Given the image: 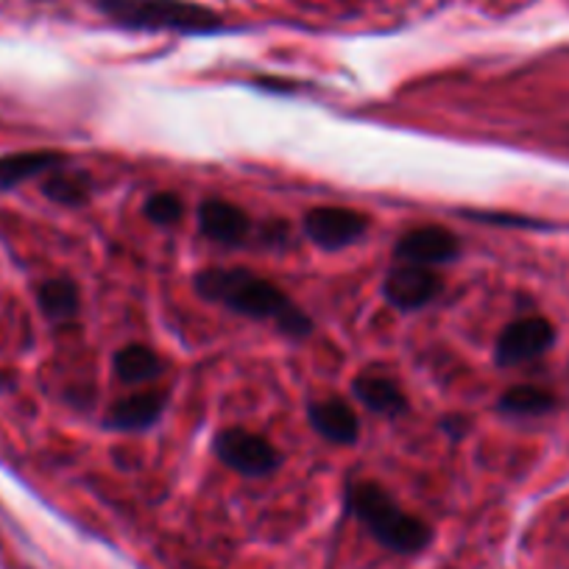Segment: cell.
I'll return each instance as SVG.
<instances>
[{
	"instance_id": "obj_2",
	"label": "cell",
	"mask_w": 569,
	"mask_h": 569,
	"mask_svg": "<svg viewBox=\"0 0 569 569\" xmlns=\"http://www.w3.org/2000/svg\"><path fill=\"white\" fill-rule=\"evenodd\" d=\"M347 511L375 536L377 545L397 556H416L433 541V528L425 519L402 511L375 480H355L347 486Z\"/></svg>"
},
{
	"instance_id": "obj_12",
	"label": "cell",
	"mask_w": 569,
	"mask_h": 569,
	"mask_svg": "<svg viewBox=\"0 0 569 569\" xmlns=\"http://www.w3.org/2000/svg\"><path fill=\"white\" fill-rule=\"evenodd\" d=\"M62 166L64 157L59 151H20V154L0 157V193L20 188L31 179L48 177Z\"/></svg>"
},
{
	"instance_id": "obj_14",
	"label": "cell",
	"mask_w": 569,
	"mask_h": 569,
	"mask_svg": "<svg viewBox=\"0 0 569 569\" xmlns=\"http://www.w3.org/2000/svg\"><path fill=\"white\" fill-rule=\"evenodd\" d=\"M37 305H40L42 316L53 325H64L73 321L81 313V293L76 288L73 279L68 277H53L46 279L37 291Z\"/></svg>"
},
{
	"instance_id": "obj_8",
	"label": "cell",
	"mask_w": 569,
	"mask_h": 569,
	"mask_svg": "<svg viewBox=\"0 0 569 569\" xmlns=\"http://www.w3.org/2000/svg\"><path fill=\"white\" fill-rule=\"evenodd\" d=\"M461 251L456 234L445 227H419L410 229L399 238V243L393 246V257L399 262H410V266H425L433 268L441 262H452Z\"/></svg>"
},
{
	"instance_id": "obj_15",
	"label": "cell",
	"mask_w": 569,
	"mask_h": 569,
	"mask_svg": "<svg viewBox=\"0 0 569 569\" xmlns=\"http://www.w3.org/2000/svg\"><path fill=\"white\" fill-rule=\"evenodd\" d=\"M114 375L120 377V382L126 386H142V382H151L162 375V358L154 349L142 347V343H129V347L118 349L114 355Z\"/></svg>"
},
{
	"instance_id": "obj_5",
	"label": "cell",
	"mask_w": 569,
	"mask_h": 569,
	"mask_svg": "<svg viewBox=\"0 0 569 569\" xmlns=\"http://www.w3.org/2000/svg\"><path fill=\"white\" fill-rule=\"evenodd\" d=\"M369 232V218L349 207H316L305 216V234L321 249H347Z\"/></svg>"
},
{
	"instance_id": "obj_17",
	"label": "cell",
	"mask_w": 569,
	"mask_h": 569,
	"mask_svg": "<svg viewBox=\"0 0 569 569\" xmlns=\"http://www.w3.org/2000/svg\"><path fill=\"white\" fill-rule=\"evenodd\" d=\"M552 408L556 397L536 386H513L500 397V410L508 416H545Z\"/></svg>"
},
{
	"instance_id": "obj_18",
	"label": "cell",
	"mask_w": 569,
	"mask_h": 569,
	"mask_svg": "<svg viewBox=\"0 0 569 569\" xmlns=\"http://www.w3.org/2000/svg\"><path fill=\"white\" fill-rule=\"evenodd\" d=\"M146 218L157 227H173V223L182 221L184 216V201L177 193H154L146 207H142Z\"/></svg>"
},
{
	"instance_id": "obj_1",
	"label": "cell",
	"mask_w": 569,
	"mask_h": 569,
	"mask_svg": "<svg viewBox=\"0 0 569 569\" xmlns=\"http://www.w3.org/2000/svg\"><path fill=\"white\" fill-rule=\"evenodd\" d=\"M193 284L207 302L223 305L246 319L273 321L284 336L305 338L313 332V321L299 310L297 302H291V297H284L277 284L246 268H207L196 273Z\"/></svg>"
},
{
	"instance_id": "obj_6",
	"label": "cell",
	"mask_w": 569,
	"mask_h": 569,
	"mask_svg": "<svg viewBox=\"0 0 569 569\" xmlns=\"http://www.w3.org/2000/svg\"><path fill=\"white\" fill-rule=\"evenodd\" d=\"M556 341V330L547 319L541 316H528V319H519L513 325H508L506 330L497 338V363L500 366H522L528 360L541 358L547 349Z\"/></svg>"
},
{
	"instance_id": "obj_13",
	"label": "cell",
	"mask_w": 569,
	"mask_h": 569,
	"mask_svg": "<svg viewBox=\"0 0 569 569\" xmlns=\"http://www.w3.org/2000/svg\"><path fill=\"white\" fill-rule=\"evenodd\" d=\"M352 393L363 408H369L371 413L388 416V419H397V416L408 413V397L402 393V388L393 380L380 375H360L352 382Z\"/></svg>"
},
{
	"instance_id": "obj_7",
	"label": "cell",
	"mask_w": 569,
	"mask_h": 569,
	"mask_svg": "<svg viewBox=\"0 0 569 569\" xmlns=\"http://www.w3.org/2000/svg\"><path fill=\"white\" fill-rule=\"evenodd\" d=\"M441 288H445V282L433 268L410 266V262L391 268V273L382 282V293L397 310H421L439 297Z\"/></svg>"
},
{
	"instance_id": "obj_16",
	"label": "cell",
	"mask_w": 569,
	"mask_h": 569,
	"mask_svg": "<svg viewBox=\"0 0 569 569\" xmlns=\"http://www.w3.org/2000/svg\"><path fill=\"white\" fill-rule=\"evenodd\" d=\"M62 168H57V171H51L46 179H42V193H46L53 204H62V207L87 204L92 193L90 177L81 171H62Z\"/></svg>"
},
{
	"instance_id": "obj_11",
	"label": "cell",
	"mask_w": 569,
	"mask_h": 569,
	"mask_svg": "<svg viewBox=\"0 0 569 569\" xmlns=\"http://www.w3.org/2000/svg\"><path fill=\"white\" fill-rule=\"evenodd\" d=\"M166 410V393L162 391H140L131 397L118 399L107 413V427L120 430V433H137L157 425Z\"/></svg>"
},
{
	"instance_id": "obj_3",
	"label": "cell",
	"mask_w": 569,
	"mask_h": 569,
	"mask_svg": "<svg viewBox=\"0 0 569 569\" xmlns=\"http://www.w3.org/2000/svg\"><path fill=\"white\" fill-rule=\"evenodd\" d=\"M96 12L126 31H171L199 37L223 29V18L193 0H96Z\"/></svg>"
},
{
	"instance_id": "obj_10",
	"label": "cell",
	"mask_w": 569,
	"mask_h": 569,
	"mask_svg": "<svg viewBox=\"0 0 569 569\" xmlns=\"http://www.w3.org/2000/svg\"><path fill=\"white\" fill-rule=\"evenodd\" d=\"M308 421L313 425L316 433L330 445H355L360 436V419L343 399L330 397L308 405Z\"/></svg>"
},
{
	"instance_id": "obj_4",
	"label": "cell",
	"mask_w": 569,
	"mask_h": 569,
	"mask_svg": "<svg viewBox=\"0 0 569 569\" xmlns=\"http://www.w3.org/2000/svg\"><path fill=\"white\" fill-rule=\"evenodd\" d=\"M212 450H216L218 461L223 467L234 469L243 478H268L282 463L271 441L257 433H249V430H240V427L221 430L216 441H212Z\"/></svg>"
},
{
	"instance_id": "obj_9",
	"label": "cell",
	"mask_w": 569,
	"mask_h": 569,
	"mask_svg": "<svg viewBox=\"0 0 569 569\" xmlns=\"http://www.w3.org/2000/svg\"><path fill=\"white\" fill-rule=\"evenodd\" d=\"M199 227L210 240L221 246L246 243L251 232V218L227 199H204L199 204Z\"/></svg>"
}]
</instances>
